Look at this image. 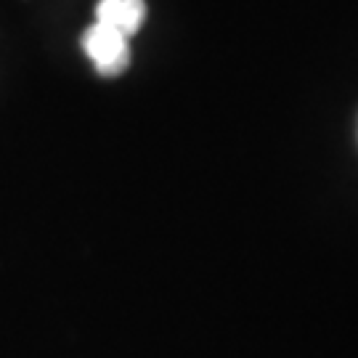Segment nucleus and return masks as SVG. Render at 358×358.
Instances as JSON below:
<instances>
[{"label":"nucleus","mask_w":358,"mask_h":358,"mask_svg":"<svg viewBox=\"0 0 358 358\" xmlns=\"http://www.w3.org/2000/svg\"><path fill=\"white\" fill-rule=\"evenodd\" d=\"M83 45H85V53L93 59V64L99 69V75L103 77H115L120 75L125 66L130 64V48H128V38L122 32H117L106 24H96L90 27L83 38Z\"/></svg>","instance_id":"f257e3e1"},{"label":"nucleus","mask_w":358,"mask_h":358,"mask_svg":"<svg viewBox=\"0 0 358 358\" xmlns=\"http://www.w3.org/2000/svg\"><path fill=\"white\" fill-rule=\"evenodd\" d=\"M143 16H146L143 0H99L96 6V22L122 32L125 38L138 32Z\"/></svg>","instance_id":"f03ea898"}]
</instances>
